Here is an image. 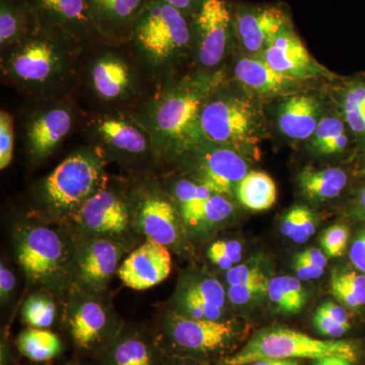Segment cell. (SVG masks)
Instances as JSON below:
<instances>
[{"label": "cell", "mask_w": 365, "mask_h": 365, "mask_svg": "<svg viewBox=\"0 0 365 365\" xmlns=\"http://www.w3.org/2000/svg\"><path fill=\"white\" fill-rule=\"evenodd\" d=\"M85 48L66 34L41 28L32 37L1 51L2 83L28 101L74 96Z\"/></svg>", "instance_id": "1"}, {"label": "cell", "mask_w": 365, "mask_h": 365, "mask_svg": "<svg viewBox=\"0 0 365 365\" xmlns=\"http://www.w3.org/2000/svg\"><path fill=\"white\" fill-rule=\"evenodd\" d=\"M225 78L223 71L205 73L191 69L158 86L133 112L150 132L163 165L202 140L201 112L211 91Z\"/></svg>", "instance_id": "2"}, {"label": "cell", "mask_w": 365, "mask_h": 365, "mask_svg": "<svg viewBox=\"0 0 365 365\" xmlns=\"http://www.w3.org/2000/svg\"><path fill=\"white\" fill-rule=\"evenodd\" d=\"M158 88L127 42L102 40L83 50L74 96L91 113L135 112Z\"/></svg>", "instance_id": "3"}, {"label": "cell", "mask_w": 365, "mask_h": 365, "mask_svg": "<svg viewBox=\"0 0 365 365\" xmlns=\"http://www.w3.org/2000/svg\"><path fill=\"white\" fill-rule=\"evenodd\" d=\"M127 44L160 86L184 74L182 67L187 62L192 63L193 19L165 2L148 0Z\"/></svg>", "instance_id": "4"}, {"label": "cell", "mask_w": 365, "mask_h": 365, "mask_svg": "<svg viewBox=\"0 0 365 365\" xmlns=\"http://www.w3.org/2000/svg\"><path fill=\"white\" fill-rule=\"evenodd\" d=\"M14 256L26 280L59 297L71 287L76 237L71 230L36 213L16 223Z\"/></svg>", "instance_id": "5"}, {"label": "cell", "mask_w": 365, "mask_h": 365, "mask_svg": "<svg viewBox=\"0 0 365 365\" xmlns=\"http://www.w3.org/2000/svg\"><path fill=\"white\" fill-rule=\"evenodd\" d=\"M106 160L93 146L71 153L34 191L36 213L66 225L81 206L100 191L109 176Z\"/></svg>", "instance_id": "6"}, {"label": "cell", "mask_w": 365, "mask_h": 365, "mask_svg": "<svg viewBox=\"0 0 365 365\" xmlns=\"http://www.w3.org/2000/svg\"><path fill=\"white\" fill-rule=\"evenodd\" d=\"M200 133L202 140L227 146L247 158H258L265 120L248 91L237 90L225 78L204 104Z\"/></svg>", "instance_id": "7"}, {"label": "cell", "mask_w": 365, "mask_h": 365, "mask_svg": "<svg viewBox=\"0 0 365 365\" xmlns=\"http://www.w3.org/2000/svg\"><path fill=\"white\" fill-rule=\"evenodd\" d=\"M81 122L90 145L130 176L151 174L163 165L150 132L133 112H90Z\"/></svg>", "instance_id": "8"}, {"label": "cell", "mask_w": 365, "mask_h": 365, "mask_svg": "<svg viewBox=\"0 0 365 365\" xmlns=\"http://www.w3.org/2000/svg\"><path fill=\"white\" fill-rule=\"evenodd\" d=\"M74 237H109L133 248L134 227L131 177L112 179L86 201L66 225Z\"/></svg>", "instance_id": "9"}, {"label": "cell", "mask_w": 365, "mask_h": 365, "mask_svg": "<svg viewBox=\"0 0 365 365\" xmlns=\"http://www.w3.org/2000/svg\"><path fill=\"white\" fill-rule=\"evenodd\" d=\"M134 227L145 241L182 253L186 248L187 230L181 212L155 173L130 176Z\"/></svg>", "instance_id": "10"}, {"label": "cell", "mask_w": 365, "mask_h": 365, "mask_svg": "<svg viewBox=\"0 0 365 365\" xmlns=\"http://www.w3.org/2000/svg\"><path fill=\"white\" fill-rule=\"evenodd\" d=\"M340 356L356 359V348L340 340H319L285 327L262 329L240 351L220 360V365H251L264 359H319Z\"/></svg>", "instance_id": "11"}, {"label": "cell", "mask_w": 365, "mask_h": 365, "mask_svg": "<svg viewBox=\"0 0 365 365\" xmlns=\"http://www.w3.org/2000/svg\"><path fill=\"white\" fill-rule=\"evenodd\" d=\"M153 332L167 356L202 360L227 349L237 328L232 319H191L165 309Z\"/></svg>", "instance_id": "12"}, {"label": "cell", "mask_w": 365, "mask_h": 365, "mask_svg": "<svg viewBox=\"0 0 365 365\" xmlns=\"http://www.w3.org/2000/svg\"><path fill=\"white\" fill-rule=\"evenodd\" d=\"M85 113L74 96L28 101L20 117L21 138L29 160L44 163L63 143Z\"/></svg>", "instance_id": "13"}, {"label": "cell", "mask_w": 365, "mask_h": 365, "mask_svg": "<svg viewBox=\"0 0 365 365\" xmlns=\"http://www.w3.org/2000/svg\"><path fill=\"white\" fill-rule=\"evenodd\" d=\"M104 294L69 289L63 319L67 333L76 350L95 355L104 351L125 326Z\"/></svg>", "instance_id": "14"}, {"label": "cell", "mask_w": 365, "mask_h": 365, "mask_svg": "<svg viewBox=\"0 0 365 365\" xmlns=\"http://www.w3.org/2000/svg\"><path fill=\"white\" fill-rule=\"evenodd\" d=\"M168 165L200 182L215 194L235 195L237 184L249 173L248 158L227 146L201 140L182 151Z\"/></svg>", "instance_id": "15"}, {"label": "cell", "mask_w": 365, "mask_h": 365, "mask_svg": "<svg viewBox=\"0 0 365 365\" xmlns=\"http://www.w3.org/2000/svg\"><path fill=\"white\" fill-rule=\"evenodd\" d=\"M232 43V7L227 0H204L193 19V69L205 73L222 71Z\"/></svg>", "instance_id": "16"}, {"label": "cell", "mask_w": 365, "mask_h": 365, "mask_svg": "<svg viewBox=\"0 0 365 365\" xmlns=\"http://www.w3.org/2000/svg\"><path fill=\"white\" fill-rule=\"evenodd\" d=\"M132 247L109 237H76L72 289L104 294Z\"/></svg>", "instance_id": "17"}, {"label": "cell", "mask_w": 365, "mask_h": 365, "mask_svg": "<svg viewBox=\"0 0 365 365\" xmlns=\"http://www.w3.org/2000/svg\"><path fill=\"white\" fill-rule=\"evenodd\" d=\"M227 290L222 283L207 274H187L178 282L168 309L187 318L227 321Z\"/></svg>", "instance_id": "18"}, {"label": "cell", "mask_w": 365, "mask_h": 365, "mask_svg": "<svg viewBox=\"0 0 365 365\" xmlns=\"http://www.w3.org/2000/svg\"><path fill=\"white\" fill-rule=\"evenodd\" d=\"M230 7L234 42L246 56L261 57L281 31L292 25L279 7Z\"/></svg>", "instance_id": "19"}, {"label": "cell", "mask_w": 365, "mask_h": 365, "mask_svg": "<svg viewBox=\"0 0 365 365\" xmlns=\"http://www.w3.org/2000/svg\"><path fill=\"white\" fill-rule=\"evenodd\" d=\"M42 28L66 34L86 47L105 40L91 16L88 0H26Z\"/></svg>", "instance_id": "20"}, {"label": "cell", "mask_w": 365, "mask_h": 365, "mask_svg": "<svg viewBox=\"0 0 365 365\" xmlns=\"http://www.w3.org/2000/svg\"><path fill=\"white\" fill-rule=\"evenodd\" d=\"M261 57L276 71L294 81L335 76L312 56L292 25L281 31Z\"/></svg>", "instance_id": "21"}, {"label": "cell", "mask_w": 365, "mask_h": 365, "mask_svg": "<svg viewBox=\"0 0 365 365\" xmlns=\"http://www.w3.org/2000/svg\"><path fill=\"white\" fill-rule=\"evenodd\" d=\"M172 268L170 250L163 245L145 241L127 255L117 276L125 287L145 290L168 279Z\"/></svg>", "instance_id": "22"}, {"label": "cell", "mask_w": 365, "mask_h": 365, "mask_svg": "<svg viewBox=\"0 0 365 365\" xmlns=\"http://www.w3.org/2000/svg\"><path fill=\"white\" fill-rule=\"evenodd\" d=\"M97 357L103 365H163L167 355L158 344L153 330L125 325Z\"/></svg>", "instance_id": "23"}, {"label": "cell", "mask_w": 365, "mask_h": 365, "mask_svg": "<svg viewBox=\"0 0 365 365\" xmlns=\"http://www.w3.org/2000/svg\"><path fill=\"white\" fill-rule=\"evenodd\" d=\"M325 106L319 96L309 93H292L284 96L277 108L278 129L287 138L309 140L316 131Z\"/></svg>", "instance_id": "24"}, {"label": "cell", "mask_w": 365, "mask_h": 365, "mask_svg": "<svg viewBox=\"0 0 365 365\" xmlns=\"http://www.w3.org/2000/svg\"><path fill=\"white\" fill-rule=\"evenodd\" d=\"M148 0H88L91 16L105 40L127 42Z\"/></svg>", "instance_id": "25"}, {"label": "cell", "mask_w": 365, "mask_h": 365, "mask_svg": "<svg viewBox=\"0 0 365 365\" xmlns=\"http://www.w3.org/2000/svg\"><path fill=\"white\" fill-rule=\"evenodd\" d=\"M234 74L242 88L261 97L292 93V88L299 83L276 71L262 57L246 55L235 61Z\"/></svg>", "instance_id": "26"}, {"label": "cell", "mask_w": 365, "mask_h": 365, "mask_svg": "<svg viewBox=\"0 0 365 365\" xmlns=\"http://www.w3.org/2000/svg\"><path fill=\"white\" fill-rule=\"evenodd\" d=\"M42 28L26 0H0V52L20 44Z\"/></svg>", "instance_id": "27"}, {"label": "cell", "mask_w": 365, "mask_h": 365, "mask_svg": "<svg viewBox=\"0 0 365 365\" xmlns=\"http://www.w3.org/2000/svg\"><path fill=\"white\" fill-rule=\"evenodd\" d=\"M297 180L304 197L317 202L336 198L348 184L345 170L337 167L323 169L304 168L299 173Z\"/></svg>", "instance_id": "28"}, {"label": "cell", "mask_w": 365, "mask_h": 365, "mask_svg": "<svg viewBox=\"0 0 365 365\" xmlns=\"http://www.w3.org/2000/svg\"><path fill=\"white\" fill-rule=\"evenodd\" d=\"M338 114L344 120L353 138L365 148V78L346 81L337 93Z\"/></svg>", "instance_id": "29"}, {"label": "cell", "mask_w": 365, "mask_h": 365, "mask_svg": "<svg viewBox=\"0 0 365 365\" xmlns=\"http://www.w3.org/2000/svg\"><path fill=\"white\" fill-rule=\"evenodd\" d=\"M162 181L176 202L185 227L193 220L203 203L215 194L207 187L179 172L165 175L162 177Z\"/></svg>", "instance_id": "30"}, {"label": "cell", "mask_w": 365, "mask_h": 365, "mask_svg": "<svg viewBox=\"0 0 365 365\" xmlns=\"http://www.w3.org/2000/svg\"><path fill=\"white\" fill-rule=\"evenodd\" d=\"M351 137V132L338 113L325 114L309 139V145L319 155H340L349 148Z\"/></svg>", "instance_id": "31"}, {"label": "cell", "mask_w": 365, "mask_h": 365, "mask_svg": "<svg viewBox=\"0 0 365 365\" xmlns=\"http://www.w3.org/2000/svg\"><path fill=\"white\" fill-rule=\"evenodd\" d=\"M235 195L245 207L263 211L272 207L277 199L275 182L263 172H249L237 184Z\"/></svg>", "instance_id": "32"}, {"label": "cell", "mask_w": 365, "mask_h": 365, "mask_svg": "<svg viewBox=\"0 0 365 365\" xmlns=\"http://www.w3.org/2000/svg\"><path fill=\"white\" fill-rule=\"evenodd\" d=\"M16 345L23 356L34 362L50 361L63 351L59 336L48 329H26L16 338Z\"/></svg>", "instance_id": "33"}, {"label": "cell", "mask_w": 365, "mask_h": 365, "mask_svg": "<svg viewBox=\"0 0 365 365\" xmlns=\"http://www.w3.org/2000/svg\"><path fill=\"white\" fill-rule=\"evenodd\" d=\"M235 213L232 198L222 194H213L199 209L198 212L186 225L187 234L204 232L227 222Z\"/></svg>", "instance_id": "34"}, {"label": "cell", "mask_w": 365, "mask_h": 365, "mask_svg": "<svg viewBox=\"0 0 365 365\" xmlns=\"http://www.w3.org/2000/svg\"><path fill=\"white\" fill-rule=\"evenodd\" d=\"M57 295L46 289L29 295L21 309V318L29 328L49 329L58 317Z\"/></svg>", "instance_id": "35"}, {"label": "cell", "mask_w": 365, "mask_h": 365, "mask_svg": "<svg viewBox=\"0 0 365 365\" xmlns=\"http://www.w3.org/2000/svg\"><path fill=\"white\" fill-rule=\"evenodd\" d=\"M269 299L283 313L297 314L307 304V292L299 278L278 276L269 281Z\"/></svg>", "instance_id": "36"}, {"label": "cell", "mask_w": 365, "mask_h": 365, "mask_svg": "<svg viewBox=\"0 0 365 365\" xmlns=\"http://www.w3.org/2000/svg\"><path fill=\"white\" fill-rule=\"evenodd\" d=\"M331 292L343 306L350 309L365 306V274L355 271L334 273Z\"/></svg>", "instance_id": "37"}, {"label": "cell", "mask_w": 365, "mask_h": 365, "mask_svg": "<svg viewBox=\"0 0 365 365\" xmlns=\"http://www.w3.org/2000/svg\"><path fill=\"white\" fill-rule=\"evenodd\" d=\"M280 230L297 244H304L316 232V223L311 209L294 206L283 216Z\"/></svg>", "instance_id": "38"}, {"label": "cell", "mask_w": 365, "mask_h": 365, "mask_svg": "<svg viewBox=\"0 0 365 365\" xmlns=\"http://www.w3.org/2000/svg\"><path fill=\"white\" fill-rule=\"evenodd\" d=\"M206 256L212 265L227 271L241 262L242 245L235 240H217L208 247Z\"/></svg>", "instance_id": "39"}, {"label": "cell", "mask_w": 365, "mask_h": 365, "mask_svg": "<svg viewBox=\"0 0 365 365\" xmlns=\"http://www.w3.org/2000/svg\"><path fill=\"white\" fill-rule=\"evenodd\" d=\"M269 281L261 270L239 284L228 285L227 299L235 306L248 304L250 300L267 292Z\"/></svg>", "instance_id": "40"}, {"label": "cell", "mask_w": 365, "mask_h": 365, "mask_svg": "<svg viewBox=\"0 0 365 365\" xmlns=\"http://www.w3.org/2000/svg\"><path fill=\"white\" fill-rule=\"evenodd\" d=\"M14 151V120L6 110L0 112V170H6L13 162Z\"/></svg>", "instance_id": "41"}, {"label": "cell", "mask_w": 365, "mask_h": 365, "mask_svg": "<svg viewBox=\"0 0 365 365\" xmlns=\"http://www.w3.org/2000/svg\"><path fill=\"white\" fill-rule=\"evenodd\" d=\"M349 228L344 225H334L324 232L321 245L328 258H336L344 254L349 241Z\"/></svg>", "instance_id": "42"}, {"label": "cell", "mask_w": 365, "mask_h": 365, "mask_svg": "<svg viewBox=\"0 0 365 365\" xmlns=\"http://www.w3.org/2000/svg\"><path fill=\"white\" fill-rule=\"evenodd\" d=\"M314 325L322 335L332 338V339L340 338L350 329V327L342 325V324L334 321L332 318H330L328 314L324 313L319 309L314 314Z\"/></svg>", "instance_id": "43"}, {"label": "cell", "mask_w": 365, "mask_h": 365, "mask_svg": "<svg viewBox=\"0 0 365 365\" xmlns=\"http://www.w3.org/2000/svg\"><path fill=\"white\" fill-rule=\"evenodd\" d=\"M16 287V277L14 271L6 265V262L0 264V300L6 304L13 297Z\"/></svg>", "instance_id": "44"}, {"label": "cell", "mask_w": 365, "mask_h": 365, "mask_svg": "<svg viewBox=\"0 0 365 365\" xmlns=\"http://www.w3.org/2000/svg\"><path fill=\"white\" fill-rule=\"evenodd\" d=\"M350 259L353 265L365 274V230L353 242L350 249Z\"/></svg>", "instance_id": "45"}, {"label": "cell", "mask_w": 365, "mask_h": 365, "mask_svg": "<svg viewBox=\"0 0 365 365\" xmlns=\"http://www.w3.org/2000/svg\"><path fill=\"white\" fill-rule=\"evenodd\" d=\"M294 268L297 278L304 281L318 279L325 271L324 268L317 267L299 259H294Z\"/></svg>", "instance_id": "46"}, {"label": "cell", "mask_w": 365, "mask_h": 365, "mask_svg": "<svg viewBox=\"0 0 365 365\" xmlns=\"http://www.w3.org/2000/svg\"><path fill=\"white\" fill-rule=\"evenodd\" d=\"M157 1L165 2L170 4L178 11H182V14L194 19L202 6L204 0H157Z\"/></svg>", "instance_id": "47"}, {"label": "cell", "mask_w": 365, "mask_h": 365, "mask_svg": "<svg viewBox=\"0 0 365 365\" xmlns=\"http://www.w3.org/2000/svg\"><path fill=\"white\" fill-rule=\"evenodd\" d=\"M295 259L324 269L326 268L327 263H328V257L326 256V254L322 250L317 248L304 250L302 253L297 255Z\"/></svg>", "instance_id": "48"}, {"label": "cell", "mask_w": 365, "mask_h": 365, "mask_svg": "<svg viewBox=\"0 0 365 365\" xmlns=\"http://www.w3.org/2000/svg\"><path fill=\"white\" fill-rule=\"evenodd\" d=\"M319 309L328 314L334 321L338 322V323L342 324V325L351 327L350 325L349 314H348L344 307L339 306V304H334V302H326L323 306L319 307Z\"/></svg>", "instance_id": "49"}, {"label": "cell", "mask_w": 365, "mask_h": 365, "mask_svg": "<svg viewBox=\"0 0 365 365\" xmlns=\"http://www.w3.org/2000/svg\"><path fill=\"white\" fill-rule=\"evenodd\" d=\"M313 365H353V361L345 357L328 356L314 360Z\"/></svg>", "instance_id": "50"}, {"label": "cell", "mask_w": 365, "mask_h": 365, "mask_svg": "<svg viewBox=\"0 0 365 365\" xmlns=\"http://www.w3.org/2000/svg\"><path fill=\"white\" fill-rule=\"evenodd\" d=\"M251 365H300L297 359H264Z\"/></svg>", "instance_id": "51"}, {"label": "cell", "mask_w": 365, "mask_h": 365, "mask_svg": "<svg viewBox=\"0 0 365 365\" xmlns=\"http://www.w3.org/2000/svg\"><path fill=\"white\" fill-rule=\"evenodd\" d=\"M163 365H204L195 359H181V357L167 356Z\"/></svg>", "instance_id": "52"}, {"label": "cell", "mask_w": 365, "mask_h": 365, "mask_svg": "<svg viewBox=\"0 0 365 365\" xmlns=\"http://www.w3.org/2000/svg\"><path fill=\"white\" fill-rule=\"evenodd\" d=\"M355 212L360 217L365 218V187L359 192L355 202Z\"/></svg>", "instance_id": "53"}, {"label": "cell", "mask_w": 365, "mask_h": 365, "mask_svg": "<svg viewBox=\"0 0 365 365\" xmlns=\"http://www.w3.org/2000/svg\"><path fill=\"white\" fill-rule=\"evenodd\" d=\"M66 365H88L85 364H81V362H71V364Z\"/></svg>", "instance_id": "54"}, {"label": "cell", "mask_w": 365, "mask_h": 365, "mask_svg": "<svg viewBox=\"0 0 365 365\" xmlns=\"http://www.w3.org/2000/svg\"><path fill=\"white\" fill-rule=\"evenodd\" d=\"M362 163H364V169H365V148L364 151V155H362Z\"/></svg>", "instance_id": "55"}]
</instances>
